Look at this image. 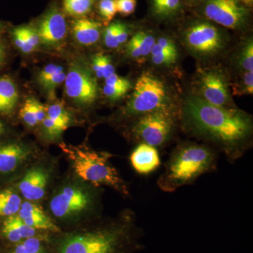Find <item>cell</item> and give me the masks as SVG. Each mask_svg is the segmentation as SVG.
Instances as JSON below:
<instances>
[{"instance_id": "cell-1", "label": "cell", "mask_w": 253, "mask_h": 253, "mask_svg": "<svg viewBox=\"0 0 253 253\" xmlns=\"http://www.w3.org/2000/svg\"><path fill=\"white\" fill-rule=\"evenodd\" d=\"M183 118L188 129L216 144L231 162L242 157L250 146L252 119L244 111L214 106L194 96L186 99Z\"/></svg>"}, {"instance_id": "cell-2", "label": "cell", "mask_w": 253, "mask_h": 253, "mask_svg": "<svg viewBox=\"0 0 253 253\" xmlns=\"http://www.w3.org/2000/svg\"><path fill=\"white\" fill-rule=\"evenodd\" d=\"M48 236L51 253H136L143 249V231L132 213L117 220Z\"/></svg>"}, {"instance_id": "cell-3", "label": "cell", "mask_w": 253, "mask_h": 253, "mask_svg": "<svg viewBox=\"0 0 253 253\" xmlns=\"http://www.w3.org/2000/svg\"><path fill=\"white\" fill-rule=\"evenodd\" d=\"M217 157L214 150L194 143L179 145L165 165L158 178V187L172 193L182 186L194 184L205 174L217 168Z\"/></svg>"}, {"instance_id": "cell-4", "label": "cell", "mask_w": 253, "mask_h": 253, "mask_svg": "<svg viewBox=\"0 0 253 253\" xmlns=\"http://www.w3.org/2000/svg\"><path fill=\"white\" fill-rule=\"evenodd\" d=\"M75 172L83 180L96 186H111L123 194H129L127 186L110 163L111 155L87 149L62 146Z\"/></svg>"}, {"instance_id": "cell-5", "label": "cell", "mask_w": 253, "mask_h": 253, "mask_svg": "<svg viewBox=\"0 0 253 253\" xmlns=\"http://www.w3.org/2000/svg\"><path fill=\"white\" fill-rule=\"evenodd\" d=\"M169 109L167 93L162 81L149 73L138 78L132 96L125 113L129 116H139L158 110Z\"/></svg>"}, {"instance_id": "cell-6", "label": "cell", "mask_w": 253, "mask_h": 253, "mask_svg": "<svg viewBox=\"0 0 253 253\" xmlns=\"http://www.w3.org/2000/svg\"><path fill=\"white\" fill-rule=\"evenodd\" d=\"M174 128V113L170 109H161L139 116L132 134L141 144L162 147L172 137Z\"/></svg>"}, {"instance_id": "cell-7", "label": "cell", "mask_w": 253, "mask_h": 253, "mask_svg": "<svg viewBox=\"0 0 253 253\" xmlns=\"http://www.w3.org/2000/svg\"><path fill=\"white\" fill-rule=\"evenodd\" d=\"M204 14L221 26L238 29L247 22L249 10L241 0H205Z\"/></svg>"}, {"instance_id": "cell-8", "label": "cell", "mask_w": 253, "mask_h": 253, "mask_svg": "<svg viewBox=\"0 0 253 253\" xmlns=\"http://www.w3.org/2000/svg\"><path fill=\"white\" fill-rule=\"evenodd\" d=\"M64 82L66 95L78 104L90 105L97 98L96 80L90 71L82 65H73Z\"/></svg>"}, {"instance_id": "cell-9", "label": "cell", "mask_w": 253, "mask_h": 253, "mask_svg": "<svg viewBox=\"0 0 253 253\" xmlns=\"http://www.w3.org/2000/svg\"><path fill=\"white\" fill-rule=\"evenodd\" d=\"M91 204L90 195L78 186H69L63 188L50 201V211L54 217L66 219L83 212Z\"/></svg>"}, {"instance_id": "cell-10", "label": "cell", "mask_w": 253, "mask_h": 253, "mask_svg": "<svg viewBox=\"0 0 253 253\" xmlns=\"http://www.w3.org/2000/svg\"><path fill=\"white\" fill-rule=\"evenodd\" d=\"M186 44L190 49L202 54H212L221 49L223 44L221 33L214 25L199 22L186 32Z\"/></svg>"}, {"instance_id": "cell-11", "label": "cell", "mask_w": 253, "mask_h": 253, "mask_svg": "<svg viewBox=\"0 0 253 253\" xmlns=\"http://www.w3.org/2000/svg\"><path fill=\"white\" fill-rule=\"evenodd\" d=\"M37 32L43 44L58 45L67 34V23L64 15L57 8H51L41 18Z\"/></svg>"}, {"instance_id": "cell-12", "label": "cell", "mask_w": 253, "mask_h": 253, "mask_svg": "<svg viewBox=\"0 0 253 253\" xmlns=\"http://www.w3.org/2000/svg\"><path fill=\"white\" fill-rule=\"evenodd\" d=\"M201 89L205 101L214 106L225 107L229 101L227 84L217 71H206L201 77Z\"/></svg>"}, {"instance_id": "cell-13", "label": "cell", "mask_w": 253, "mask_h": 253, "mask_svg": "<svg viewBox=\"0 0 253 253\" xmlns=\"http://www.w3.org/2000/svg\"><path fill=\"white\" fill-rule=\"evenodd\" d=\"M18 213L25 224L36 230L46 234H59L62 231L38 205L30 201L22 203Z\"/></svg>"}, {"instance_id": "cell-14", "label": "cell", "mask_w": 253, "mask_h": 253, "mask_svg": "<svg viewBox=\"0 0 253 253\" xmlns=\"http://www.w3.org/2000/svg\"><path fill=\"white\" fill-rule=\"evenodd\" d=\"M47 174L39 168L28 170L19 183V190L25 199L29 201H39L45 194Z\"/></svg>"}, {"instance_id": "cell-15", "label": "cell", "mask_w": 253, "mask_h": 253, "mask_svg": "<svg viewBox=\"0 0 253 253\" xmlns=\"http://www.w3.org/2000/svg\"><path fill=\"white\" fill-rule=\"evenodd\" d=\"M46 234L25 224L18 214L6 217L1 228V236L12 246L33 236Z\"/></svg>"}, {"instance_id": "cell-16", "label": "cell", "mask_w": 253, "mask_h": 253, "mask_svg": "<svg viewBox=\"0 0 253 253\" xmlns=\"http://www.w3.org/2000/svg\"><path fill=\"white\" fill-rule=\"evenodd\" d=\"M130 162L134 170L144 175L154 172L161 163L156 148L146 144H139L133 151Z\"/></svg>"}, {"instance_id": "cell-17", "label": "cell", "mask_w": 253, "mask_h": 253, "mask_svg": "<svg viewBox=\"0 0 253 253\" xmlns=\"http://www.w3.org/2000/svg\"><path fill=\"white\" fill-rule=\"evenodd\" d=\"M30 154L27 148L16 143L0 146V174L14 172Z\"/></svg>"}, {"instance_id": "cell-18", "label": "cell", "mask_w": 253, "mask_h": 253, "mask_svg": "<svg viewBox=\"0 0 253 253\" xmlns=\"http://www.w3.org/2000/svg\"><path fill=\"white\" fill-rule=\"evenodd\" d=\"M101 24L86 18H78L72 24V32L75 39L82 45L90 46L100 38Z\"/></svg>"}, {"instance_id": "cell-19", "label": "cell", "mask_w": 253, "mask_h": 253, "mask_svg": "<svg viewBox=\"0 0 253 253\" xmlns=\"http://www.w3.org/2000/svg\"><path fill=\"white\" fill-rule=\"evenodd\" d=\"M155 43L156 41L154 36L145 32H139L128 42L126 51L128 55L133 59H143L151 54V49Z\"/></svg>"}, {"instance_id": "cell-20", "label": "cell", "mask_w": 253, "mask_h": 253, "mask_svg": "<svg viewBox=\"0 0 253 253\" xmlns=\"http://www.w3.org/2000/svg\"><path fill=\"white\" fill-rule=\"evenodd\" d=\"M18 91L16 83L9 77L0 78V113L9 114L17 104Z\"/></svg>"}, {"instance_id": "cell-21", "label": "cell", "mask_w": 253, "mask_h": 253, "mask_svg": "<svg viewBox=\"0 0 253 253\" xmlns=\"http://www.w3.org/2000/svg\"><path fill=\"white\" fill-rule=\"evenodd\" d=\"M43 234L29 238L11 246L7 253H51L48 236Z\"/></svg>"}, {"instance_id": "cell-22", "label": "cell", "mask_w": 253, "mask_h": 253, "mask_svg": "<svg viewBox=\"0 0 253 253\" xmlns=\"http://www.w3.org/2000/svg\"><path fill=\"white\" fill-rule=\"evenodd\" d=\"M22 201L14 190L5 189L0 191V217H8L17 214Z\"/></svg>"}, {"instance_id": "cell-23", "label": "cell", "mask_w": 253, "mask_h": 253, "mask_svg": "<svg viewBox=\"0 0 253 253\" xmlns=\"http://www.w3.org/2000/svg\"><path fill=\"white\" fill-rule=\"evenodd\" d=\"M63 10L69 16L83 18L92 10L95 0H62Z\"/></svg>"}, {"instance_id": "cell-24", "label": "cell", "mask_w": 253, "mask_h": 253, "mask_svg": "<svg viewBox=\"0 0 253 253\" xmlns=\"http://www.w3.org/2000/svg\"><path fill=\"white\" fill-rule=\"evenodd\" d=\"M153 11L160 18L174 16L181 7V0H151Z\"/></svg>"}, {"instance_id": "cell-25", "label": "cell", "mask_w": 253, "mask_h": 253, "mask_svg": "<svg viewBox=\"0 0 253 253\" xmlns=\"http://www.w3.org/2000/svg\"><path fill=\"white\" fill-rule=\"evenodd\" d=\"M92 68L98 78L106 79L115 73V68L111 58L102 53L94 55L92 59Z\"/></svg>"}, {"instance_id": "cell-26", "label": "cell", "mask_w": 253, "mask_h": 253, "mask_svg": "<svg viewBox=\"0 0 253 253\" xmlns=\"http://www.w3.org/2000/svg\"><path fill=\"white\" fill-rule=\"evenodd\" d=\"M46 117L50 118L51 121L57 123L59 126H62L66 129H67L71 121L67 111L65 109L64 106L59 102L50 105L46 109Z\"/></svg>"}, {"instance_id": "cell-27", "label": "cell", "mask_w": 253, "mask_h": 253, "mask_svg": "<svg viewBox=\"0 0 253 253\" xmlns=\"http://www.w3.org/2000/svg\"><path fill=\"white\" fill-rule=\"evenodd\" d=\"M99 11L100 16L105 22L109 23L112 21L117 14L116 0H100Z\"/></svg>"}, {"instance_id": "cell-28", "label": "cell", "mask_w": 253, "mask_h": 253, "mask_svg": "<svg viewBox=\"0 0 253 253\" xmlns=\"http://www.w3.org/2000/svg\"><path fill=\"white\" fill-rule=\"evenodd\" d=\"M241 65L246 71H253V42L249 40L241 52Z\"/></svg>"}, {"instance_id": "cell-29", "label": "cell", "mask_w": 253, "mask_h": 253, "mask_svg": "<svg viewBox=\"0 0 253 253\" xmlns=\"http://www.w3.org/2000/svg\"><path fill=\"white\" fill-rule=\"evenodd\" d=\"M13 38H14L15 45L22 52L29 54L34 51V48L28 43L26 37L24 36L21 27H18L14 30Z\"/></svg>"}, {"instance_id": "cell-30", "label": "cell", "mask_w": 253, "mask_h": 253, "mask_svg": "<svg viewBox=\"0 0 253 253\" xmlns=\"http://www.w3.org/2000/svg\"><path fill=\"white\" fill-rule=\"evenodd\" d=\"M20 116L26 125L30 126H34L38 124L36 115L32 106L31 99L26 100L23 107L20 111Z\"/></svg>"}, {"instance_id": "cell-31", "label": "cell", "mask_w": 253, "mask_h": 253, "mask_svg": "<svg viewBox=\"0 0 253 253\" xmlns=\"http://www.w3.org/2000/svg\"><path fill=\"white\" fill-rule=\"evenodd\" d=\"M117 23H111L104 31V42L109 48H117L120 46L117 40Z\"/></svg>"}, {"instance_id": "cell-32", "label": "cell", "mask_w": 253, "mask_h": 253, "mask_svg": "<svg viewBox=\"0 0 253 253\" xmlns=\"http://www.w3.org/2000/svg\"><path fill=\"white\" fill-rule=\"evenodd\" d=\"M117 12L125 16H129L134 12L136 0H116Z\"/></svg>"}, {"instance_id": "cell-33", "label": "cell", "mask_w": 253, "mask_h": 253, "mask_svg": "<svg viewBox=\"0 0 253 253\" xmlns=\"http://www.w3.org/2000/svg\"><path fill=\"white\" fill-rule=\"evenodd\" d=\"M62 66H57L55 64H49L44 68L38 76V81L42 86H44L46 82L52 77L55 73L59 71H63Z\"/></svg>"}, {"instance_id": "cell-34", "label": "cell", "mask_w": 253, "mask_h": 253, "mask_svg": "<svg viewBox=\"0 0 253 253\" xmlns=\"http://www.w3.org/2000/svg\"><path fill=\"white\" fill-rule=\"evenodd\" d=\"M129 91L125 88L110 86L108 84H105L104 89H103L105 96L111 101H117V100L121 99Z\"/></svg>"}, {"instance_id": "cell-35", "label": "cell", "mask_w": 253, "mask_h": 253, "mask_svg": "<svg viewBox=\"0 0 253 253\" xmlns=\"http://www.w3.org/2000/svg\"><path fill=\"white\" fill-rule=\"evenodd\" d=\"M105 83L108 85L125 88V89H128V90H129L131 88V83L129 80L121 77L116 73L105 79Z\"/></svg>"}, {"instance_id": "cell-36", "label": "cell", "mask_w": 253, "mask_h": 253, "mask_svg": "<svg viewBox=\"0 0 253 253\" xmlns=\"http://www.w3.org/2000/svg\"><path fill=\"white\" fill-rule=\"evenodd\" d=\"M42 123L44 126L46 134L51 136H57L61 134L63 131L66 130V129L62 126H59V124L51 121L48 117H46Z\"/></svg>"}, {"instance_id": "cell-37", "label": "cell", "mask_w": 253, "mask_h": 253, "mask_svg": "<svg viewBox=\"0 0 253 253\" xmlns=\"http://www.w3.org/2000/svg\"><path fill=\"white\" fill-rule=\"evenodd\" d=\"M177 55L169 53H158L151 54L153 63L156 65H170L175 62Z\"/></svg>"}, {"instance_id": "cell-38", "label": "cell", "mask_w": 253, "mask_h": 253, "mask_svg": "<svg viewBox=\"0 0 253 253\" xmlns=\"http://www.w3.org/2000/svg\"><path fill=\"white\" fill-rule=\"evenodd\" d=\"M23 34L26 37V40H27L28 43L31 44V46H33L34 49H36L37 46L39 45L40 39L39 35H38L37 30L33 29L31 27H26L23 26L21 27Z\"/></svg>"}, {"instance_id": "cell-39", "label": "cell", "mask_w": 253, "mask_h": 253, "mask_svg": "<svg viewBox=\"0 0 253 253\" xmlns=\"http://www.w3.org/2000/svg\"><path fill=\"white\" fill-rule=\"evenodd\" d=\"M241 91L245 94H253V71H246L241 81Z\"/></svg>"}, {"instance_id": "cell-40", "label": "cell", "mask_w": 253, "mask_h": 253, "mask_svg": "<svg viewBox=\"0 0 253 253\" xmlns=\"http://www.w3.org/2000/svg\"><path fill=\"white\" fill-rule=\"evenodd\" d=\"M66 74L64 73V71H59V72L55 73L49 81L46 82L44 84V87L46 88L48 90L54 89L58 85H60L61 83H63L66 80Z\"/></svg>"}, {"instance_id": "cell-41", "label": "cell", "mask_w": 253, "mask_h": 253, "mask_svg": "<svg viewBox=\"0 0 253 253\" xmlns=\"http://www.w3.org/2000/svg\"><path fill=\"white\" fill-rule=\"evenodd\" d=\"M31 99L32 106L38 123H42L46 118V109L41 103L34 99Z\"/></svg>"}, {"instance_id": "cell-42", "label": "cell", "mask_w": 253, "mask_h": 253, "mask_svg": "<svg viewBox=\"0 0 253 253\" xmlns=\"http://www.w3.org/2000/svg\"><path fill=\"white\" fill-rule=\"evenodd\" d=\"M116 33H117V40L120 45L124 44L127 41L128 35H129V32L126 25L118 22Z\"/></svg>"}, {"instance_id": "cell-43", "label": "cell", "mask_w": 253, "mask_h": 253, "mask_svg": "<svg viewBox=\"0 0 253 253\" xmlns=\"http://www.w3.org/2000/svg\"><path fill=\"white\" fill-rule=\"evenodd\" d=\"M156 43L164 48L165 49L174 53V54H177V49H176V45L170 39H168L167 38H161L158 39Z\"/></svg>"}, {"instance_id": "cell-44", "label": "cell", "mask_w": 253, "mask_h": 253, "mask_svg": "<svg viewBox=\"0 0 253 253\" xmlns=\"http://www.w3.org/2000/svg\"><path fill=\"white\" fill-rule=\"evenodd\" d=\"M5 58H6V51H5L4 46L0 43V66L4 62Z\"/></svg>"}, {"instance_id": "cell-45", "label": "cell", "mask_w": 253, "mask_h": 253, "mask_svg": "<svg viewBox=\"0 0 253 253\" xmlns=\"http://www.w3.org/2000/svg\"><path fill=\"white\" fill-rule=\"evenodd\" d=\"M246 6H251L253 4V0H241Z\"/></svg>"}, {"instance_id": "cell-46", "label": "cell", "mask_w": 253, "mask_h": 253, "mask_svg": "<svg viewBox=\"0 0 253 253\" xmlns=\"http://www.w3.org/2000/svg\"><path fill=\"white\" fill-rule=\"evenodd\" d=\"M4 125H3V123L0 121V135H1L2 134V133L4 132Z\"/></svg>"}, {"instance_id": "cell-47", "label": "cell", "mask_w": 253, "mask_h": 253, "mask_svg": "<svg viewBox=\"0 0 253 253\" xmlns=\"http://www.w3.org/2000/svg\"><path fill=\"white\" fill-rule=\"evenodd\" d=\"M187 1H191V2H195V1H198L199 0H187Z\"/></svg>"}, {"instance_id": "cell-48", "label": "cell", "mask_w": 253, "mask_h": 253, "mask_svg": "<svg viewBox=\"0 0 253 253\" xmlns=\"http://www.w3.org/2000/svg\"><path fill=\"white\" fill-rule=\"evenodd\" d=\"M0 30H1V28H0Z\"/></svg>"}]
</instances>
